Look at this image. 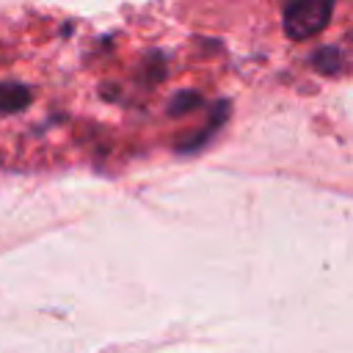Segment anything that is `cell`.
Here are the masks:
<instances>
[{
    "instance_id": "6da1fadb",
    "label": "cell",
    "mask_w": 353,
    "mask_h": 353,
    "mask_svg": "<svg viewBox=\"0 0 353 353\" xmlns=\"http://www.w3.org/2000/svg\"><path fill=\"white\" fill-rule=\"evenodd\" d=\"M334 6L325 0H306V3H290L281 14L284 19V33L290 39H309L320 33L328 19H331Z\"/></svg>"
},
{
    "instance_id": "7a4b0ae2",
    "label": "cell",
    "mask_w": 353,
    "mask_h": 353,
    "mask_svg": "<svg viewBox=\"0 0 353 353\" xmlns=\"http://www.w3.org/2000/svg\"><path fill=\"white\" fill-rule=\"evenodd\" d=\"M336 61H339V55H336L334 50H320V52L314 55V63H317V69H323V72H334V69H336Z\"/></svg>"
}]
</instances>
